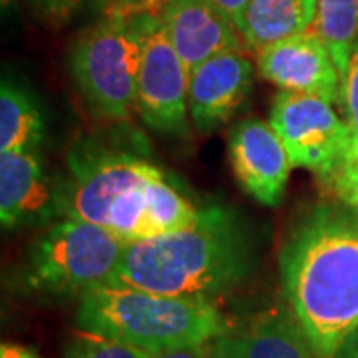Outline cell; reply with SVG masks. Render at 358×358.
<instances>
[{
  "instance_id": "cell-24",
  "label": "cell",
  "mask_w": 358,
  "mask_h": 358,
  "mask_svg": "<svg viewBox=\"0 0 358 358\" xmlns=\"http://www.w3.org/2000/svg\"><path fill=\"white\" fill-rule=\"evenodd\" d=\"M0 358H42L34 350L26 348L22 345H14V343H2L0 346Z\"/></svg>"
},
{
  "instance_id": "cell-9",
  "label": "cell",
  "mask_w": 358,
  "mask_h": 358,
  "mask_svg": "<svg viewBox=\"0 0 358 358\" xmlns=\"http://www.w3.org/2000/svg\"><path fill=\"white\" fill-rule=\"evenodd\" d=\"M257 72L282 92L310 94L343 106V80L327 44L315 30L257 52Z\"/></svg>"
},
{
  "instance_id": "cell-3",
  "label": "cell",
  "mask_w": 358,
  "mask_h": 358,
  "mask_svg": "<svg viewBox=\"0 0 358 358\" xmlns=\"http://www.w3.org/2000/svg\"><path fill=\"white\" fill-rule=\"evenodd\" d=\"M253 261L243 219L225 205H203L187 227L129 243L115 282L213 301L245 281Z\"/></svg>"
},
{
  "instance_id": "cell-19",
  "label": "cell",
  "mask_w": 358,
  "mask_h": 358,
  "mask_svg": "<svg viewBox=\"0 0 358 358\" xmlns=\"http://www.w3.org/2000/svg\"><path fill=\"white\" fill-rule=\"evenodd\" d=\"M341 203L358 211V152H348L345 162L329 178L322 179Z\"/></svg>"
},
{
  "instance_id": "cell-5",
  "label": "cell",
  "mask_w": 358,
  "mask_h": 358,
  "mask_svg": "<svg viewBox=\"0 0 358 358\" xmlns=\"http://www.w3.org/2000/svg\"><path fill=\"white\" fill-rule=\"evenodd\" d=\"M126 241L80 219H58L30 247L22 285L40 296H82L115 282Z\"/></svg>"
},
{
  "instance_id": "cell-22",
  "label": "cell",
  "mask_w": 358,
  "mask_h": 358,
  "mask_svg": "<svg viewBox=\"0 0 358 358\" xmlns=\"http://www.w3.org/2000/svg\"><path fill=\"white\" fill-rule=\"evenodd\" d=\"M154 358H223L219 350L217 341L209 343V345H197V346H185L178 350H169L164 355H157Z\"/></svg>"
},
{
  "instance_id": "cell-13",
  "label": "cell",
  "mask_w": 358,
  "mask_h": 358,
  "mask_svg": "<svg viewBox=\"0 0 358 358\" xmlns=\"http://www.w3.org/2000/svg\"><path fill=\"white\" fill-rule=\"evenodd\" d=\"M157 16L189 72L217 54L245 48L237 28L211 0H166Z\"/></svg>"
},
{
  "instance_id": "cell-15",
  "label": "cell",
  "mask_w": 358,
  "mask_h": 358,
  "mask_svg": "<svg viewBox=\"0 0 358 358\" xmlns=\"http://www.w3.org/2000/svg\"><path fill=\"white\" fill-rule=\"evenodd\" d=\"M317 18V0H251L243 18L245 48L257 52L303 34Z\"/></svg>"
},
{
  "instance_id": "cell-6",
  "label": "cell",
  "mask_w": 358,
  "mask_h": 358,
  "mask_svg": "<svg viewBox=\"0 0 358 358\" xmlns=\"http://www.w3.org/2000/svg\"><path fill=\"white\" fill-rule=\"evenodd\" d=\"M143 14L108 13L74 42L70 70L90 108L128 122L138 100Z\"/></svg>"
},
{
  "instance_id": "cell-21",
  "label": "cell",
  "mask_w": 358,
  "mask_h": 358,
  "mask_svg": "<svg viewBox=\"0 0 358 358\" xmlns=\"http://www.w3.org/2000/svg\"><path fill=\"white\" fill-rule=\"evenodd\" d=\"M34 10L44 20L52 24H60L70 18V14L76 10L82 0H30Z\"/></svg>"
},
{
  "instance_id": "cell-11",
  "label": "cell",
  "mask_w": 358,
  "mask_h": 358,
  "mask_svg": "<svg viewBox=\"0 0 358 358\" xmlns=\"http://www.w3.org/2000/svg\"><path fill=\"white\" fill-rule=\"evenodd\" d=\"M229 157L245 193L267 207L281 203L293 164L271 122L249 117L235 124L229 131Z\"/></svg>"
},
{
  "instance_id": "cell-4",
  "label": "cell",
  "mask_w": 358,
  "mask_h": 358,
  "mask_svg": "<svg viewBox=\"0 0 358 358\" xmlns=\"http://www.w3.org/2000/svg\"><path fill=\"white\" fill-rule=\"evenodd\" d=\"M78 329L102 334L145 355L209 345L229 327L213 301L171 296L110 282L80 296Z\"/></svg>"
},
{
  "instance_id": "cell-7",
  "label": "cell",
  "mask_w": 358,
  "mask_h": 358,
  "mask_svg": "<svg viewBox=\"0 0 358 358\" xmlns=\"http://www.w3.org/2000/svg\"><path fill=\"white\" fill-rule=\"evenodd\" d=\"M268 122L281 138L293 167L310 169L319 179L329 178L345 162L352 134L334 103L296 92H279Z\"/></svg>"
},
{
  "instance_id": "cell-8",
  "label": "cell",
  "mask_w": 358,
  "mask_h": 358,
  "mask_svg": "<svg viewBox=\"0 0 358 358\" xmlns=\"http://www.w3.org/2000/svg\"><path fill=\"white\" fill-rule=\"evenodd\" d=\"M143 14L138 100L141 122L164 136H187L189 131V70L167 38L157 13Z\"/></svg>"
},
{
  "instance_id": "cell-14",
  "label": "cell",
  "mask_w": 358,
  "mask_h": 358,
  "mask_svg": "<svg viewBox=\"0 0 358 358\" xmlns=\"http://www.w3.org/2000/svg\"><path fill=\"white\" fill-rule=\"evenodd\" d=\"M217 345L223 358H317L287 305L251 315Z\"/></svg>"
},
{
  "instance_id": "cell-10",
  "label": "cell",
  "mask_w": 358,
  "mask_h": 358,
  "mask_svg": "<svg viewBox=\"0 0 358 358\" xmlns=\"http://www.w3.org/2000/svg\"><path fill=\"white\" fill-rule=\"evenodd\" d=\"M62 219V185L36 152L0 154V221L4 229L44 227Z\"/></svg>"
},
{
  "instance_id": "cell-1",
  "label": "cell",
  "mask_w": 358,
  "mask_h": 358,
  "mask_svg": "<svg viewBox=\"0 0 358 358\" xmlns=\"http://www.w3.org/2000/svg\"><path fill=\"white\" fill-rule=\"evenodd\" d=\"M285 305L317 358H336L358 331V211L320 203L279 253Z\"/></svg>"
},
{
  "instance_id": "cell-17",
  "label": "cell",
  "mask_w": 358,
  "mask_h": 358,
  "mask_svg": "<svg viewBox=\"0 0 358 358\" xmlns=\"http://www.w3.org/2000/svg\"><path fill=\"white\" fill-rule=\"evenodd\" d=\"M315 30L333 56L341 80H345L358 42V0H317Z\"/></svg>"
},
{
  "instance_id": "cell-18",
  "label": "cell",
  "mask_w": 358,
  "mask_h": 358,
  "mask_svg": "<svg viewBox=\"0 0 358 358\" xmlns=\"http://www.w3.org/2000/svg\"><path fill=\"white\" fill-rule=\"evenodd\" d=\"M64 358H154L138 348L122 345L102 334L78 329L68 336L64 345Z\"/></svg>"
},
{
  "instance_id": "cell-25",
  "label": "cell",
  "mask_w": 358,
  "mask_h": 358,
  "mask_svg": "<svg viewBox=\"0 0 358 358\" xmlns=\"http://www.w3.org/2000/svg\"><path fill=\"white\" fill-rule=\"evenodd\" d=\"M166 0H131L126 14H140V13H157Z\"/></svg>"
},
{
  "instance_id": "cell-23",
  "label": "cell",
  "mask_w": 358,
  "mask_h": 358,
  "mask_svg": "<svg viewBox=\"0 0 358 358\" xmlns=\"http://www.w3.org/2000/svg\"><path fill=\"white\" fill-rule=\"evenodd\" d=\"M211 2L229 18L231 22H233V26L237 28V32L241 34V30H243L245 10H247V6H249L251 0H211Z\"/></svg>"
},
{
  "instance_id": "cell-20",
  "label": "cell",
  "mask_w": 358,
  "mask_h": 358,
  "mask_svg": "<svg viewBox=\"0 0 358 358\" xmlns=\"http://www.w3.org/2000/svg\"><path fill=\"white\" fill-rule=\"evenodd\" d=\"M343 108L346 114V124L352 134L350 150L358 152V42L348 64V72L343 80Z\"/></svg>"
},
{
  "instance_id": "cell-12",
  "label": "cell",
  "mask_w": 358,
  "mask_h": 358,
  "mask_svg": "<svg viewBox=\"0 0 358 358\" xmlns=\"http://www.w3.org/2000/svg\"><path fill=\"white\" fill-rule=\"evenodd\" d=\"M255 68L243 50H229L209 58L189 72V120L197 131L221 128L253 88Z\"/></svg>"
},
{
  "instance_id": "cell-27",
  "label": "cell",
  "mask_w": 358,
  "mask_h": 358,
  "mask_svg": "<svg viewBox=\"0 0 358 358\" xmlns=\"http://www.w3.org/2000/svg\"><path fill=\"white\" fill-rule=\"evenodd\" d=\"M336 358H358V331H355L346 338V343L338 350Z\"/></svg>"
},
{
  "instance_id": "cell-16",
  "label": "cell",
  "mask_w": 358,
  "mask_h": 358,
  "mask_svg": "<svg viewBox=\"0 0 358 358\" xmlns=\"http://www.w3.org/2000/svg\"><path fill=\"white\" fill-rule=\"evenodd\" d=\"M46 124L34 96L10 78L0 86V154L36 152Z\"/></svg>"
},
{
  "instance_id": "cell-26",
  "label": "cell",
  "mask_w": 358,
  "mask_h": 358,
  "mask_svg": "<svg viewBox=\"0 0 358 358\" xmlns=\"http://www.w3.org/2000/svg\"><path fill=\"white\" fill-rule=\"evenodd\" d=\"M96 6L103 10V14L108 13H126L128 6L131 4V0H94Z\"/></svg>"
},
{
  "instance_id": "cell-2",
  "label": "cell",
  "mask_w": 358,
  "mask_h": 358,
  "mask_svg": "<svg viewBox=\"0 0 358 358\" xmlns=\"http://www.w3.org/2000/svg\"><path fill=\"white\" fill-rule=\"evenodd\" d=\"M60 185L62 219L100 225L126 243L183 229L201 209L152 159L94 140L68 154Z\"/></svg>"
}]
</instances>
